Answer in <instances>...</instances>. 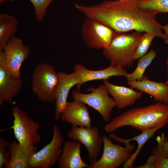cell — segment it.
I'll list each match as a JSON object with an SVG mask.
<instances>
[{
	"instance_id": "f546056e",
	"label": "cell",
	"mask_w": 168,
	"mask_h": 168,
	"mask_svg": "<svg viewBox=\"0 0 168 168\" xmlns=\"http://www.w3.org/2000/svg\"><path fill=\"white\" fill-rule=\"evenodd\" d=\"M166 63L167 67V73L168 78L166 81L164 82V83L166 85L168 86V58L166 60Z\"/></svg>"
},
{
	"instance_id": "9c48e42d",
	"label": "cell",
	"mask_w": 168,
	"mask_h": 168,
	"mask_svg": "<svg viewBox=\"0 0 168 168\" xmlns=\"http://www.w3.org/2000/svg\"><path fill=\"white\" fill-rule=\"evenodd\" d=\"M116 32L101 23L86 17L82 26V34L85 44L95 49H104L110 44Z\"/></svg>"
},
{
	"instance_id": "603a6c76",
	"label": "cell",
	"mask_w": 168,
	"mask_h": 168,
	"mask_svg": "<svg viewBox=\"0 0 168 168\" xmlns=\"http://www.w3.org/2000/svg\"><path fill=\"white\" fill-rule=\"evenodd\" d=\"M139 6L141 8L160 12H168V0H140Z\"/></svg>"
},
{
	"instance_id": "5b68a950",
	"label": "cell",
	"mask_w": 168,
	"mask_h": 168,
	"mask_svg": "<svg viewBox=\"0 0 168 168\" xmlns=\"http://www.w3.org/2000/svg\"><path fill=\"white\" fill-rule=\"evenodd\" d=\"M59 76L53 66L45 63L37 66L32 75V90L40 100L55 101V91Z\"/></svg>"
},
{
	"instance_id": "f1b7e54d",
	"label": "cell",
	"mask_w": 168,
	"mask_h": 168,
	"mask_svg": "<svg viewBox=\"0 0 168 168\" xmlns=\"http://www.w3.org/2000/svg\"><path fill=\"white\" fill-rule=\"evenodd\" d=\"M162 29L164 31V34L166 37L165 42L168 45V24L162 26Z\"/></svg>"
},
{
	"instance_id": "30bf717a",
	"label": "cell",
	"mask_w": 168,
	"mask_h": 168,
	"mask_svg": "<svg viewBox=\"0 0 168 168\" xmlns=\"http://www.w3.org/2000/svg\"><path fill=\"white\" fill-rule=\"evenodd\" d=\"M67 135L70 139L78 141L85 146L91 163L98 159L103 145V141L97 127L72 126Z\"/></svg>"
},
{
	"instance_id": "7a4b0ae2",
	"label": "cell",
	"mask_w": 168,
	"mask_h": 168,
	"mask_svg": "<svg viewBox=\"0 0 168 168\" xmlns=\"http://www.w3.org/2000/svg\"><path fill=\"white\" fill-rule=\"evenodd\" d=\"M168 124V104L157 102L124 112L109 122L104 129L107 133H112L128 126L142 132Z\"/></svg>"
},
{
	"instance_id": "4dcf8cb0",
	"label": "cell",
	"mask_w": 168,
	"mask_h": 168,
	"mask_svg": "<svg viewBox=\"0 0 168 168\" xmlns=\"http://www.w3.org/2000/svg\"><path fill=\"white\" fill-rule=\"evenodd\" d=\"M13 0H0V4H2V3L5 1H9L10 2H12Z\"/></svg>"
},
{
	"instance_id": "d6986e66",
	"label": "cell",
	"mask_w": 168,
	"mask_h": 168,
	"mask_svg": "<svg viewBox=\"0 0 168 168\" xmlns=\"http://www.w3.org/2000/svg\"><path fill=\"white\" fill-rule=\"evenodd\" d=\"M8 149L10 157L5 168H29V160L37 151V147L36 145L24 147L14 140L8 142Z\"/></svg>"
},
{
	"instance_id": "3957f363",
	"label": "cell",
	"mask_w": 168,
	"mask_h": 168,
	"mask_svg": "<svg viewBox=\"0 0 168 168\" xmlns=\"http://www.w3.org/2000/svg\"><path fill=\"white\" fill-rule=\"evenodd\" d=\"M142 32H116L110 44L102 50L110 64L123 68L133 65L136 51L143 35Z\"/></svg>"
},
{
	"instance_id": "7c38bea8",
	"label": "cell",
	"mask_w": 168,
	"mask_h": 168,
	"mask_svg": "<svg viewBox=\"0 0 168 168\" xmlns=\"http://www.w3.org/2000/svg\"><path fill=\"white\" fill-rule=\"evenodd\" d=\"M58 74L59 80L55 91V108L54 114L56 121L60 119V115L68 102L67 98L70 89L75 85H77L79 89L81 82L80 75L75 71L70 74L60 71Z\"/></svg>"
},
{
	"instance_id": "2e32d148",
	"label": "cell",
	"mask_w": 168,
	"mask_h": 168,
	"mask_svg": "<svg viewBox=\"0 0 168 168\" xmlns=\"http://www.w3.org/2000/svg\"><path fill=\"white\" fill-rule=\"evenodd\" d=\"M82 144L77 141L65 142L62 153L58 161L59 168H88L81 156Z\"/></svg>"
},
{
	"instance_id": "44dd1931",
	"label": "cell",
	"mask_w": 168,
	"mask_h": 168,
	"mask_svg": "<svg viewBox=\"0 0 168 168\" xmlns=\"http://www.w3.org/2000/svg\"><path fill=\"white\" fill-rule=\"evenodd\" d=\"M163 127L162 126H158L151 129L142 132L140 134L132 138L124 139L125 141L128 142L132 141H136L138 146L130 158L123 165V168H130L133 167V164L136 159L144 145L150 138L153 137L158 130Z\"/></svg>"
},
{
	"instance_id": "8992f818",
	"label": "cell",
	"mask_w": 168,
	"mask_h": 168,
	"mask_svg": "<svg viewBox=\"0 0 168 168\" xmlns=\"http://www.w3.org/2000/svg\"><path fill=\"white\" fill-rule=\"evenodd\" d=\"M13 117V125L10 127L13 130L15 137L19 144L29 147L35 145L41 140L38 133L39 124L30 118L26 111L17 106L12 109Z\"/></svg>"
},
{
	"instance_id": "e0dca14e",
	"label": "cell",
	"mask_w": 168,
	"mask_h": 168,
	"mask_svg": "<svg viewBox=\"0 0 168 168\" xmlns=\"http://www.w3.org/2000/svg\"><path fill=\"white\" fill-rule=\"evenodd\" d=\"M132 88L152 96L157 102L168 104V86L151 80L144 75L140 81H127Z\"/></svg>"
},
{
	"instance_id": "8fae6325",
	"label": "cell",
	"mask_w": 168,
	"mask_h": 168,
	"mask_svg": "<svg viewBox=\"0 0 168 168\" xmlns=\"http://www.w3.org/2000/svg\"><path fill=\"white\" fill-rule=\"evenodd\" d=\"M2 50L6 56L4 65L12 75L21 78V68L29 57V47L24 44L21 39L14 36L8 41Z\"/></svg>"
},
{
	"instance_id": "4fadbf2b",
	"label": "cell",
	"mask_w": 168,
	"mask_h": 168,
	"mask_svg": "<svg viewBox=\"0 0 168 168\" xmlns=\"http://www.w3.org/2000/svg\"><path fill=\"white\" fill-rule=\"evenodd\" d=\"M60 119L72 126H92L87 107L85 103L77 100L67 103L60 115Z\"/></svg>"
},
{
	"instance_id": "ffe728a7",
	"label": "cell",
	"mask_w": 168,
	"mask_h": 168,
	"mask_svg": "<svg viewBox=\"0 0 168 168\" xmlns=\"http://www.w3.org/2000/svg\"><path fill=\"white\" fill-rule=\"evenodd\" d=\"M18 22L12 15L0 14V50L3 49L8 41L17 31Z\"/></svg>"
},
{
	"instance_id": "ac0fdd59",
	"label": "cell",
	"mask_w": 168,
	"mask_h": 168,
	"mask_svg": "<svg viewBox=\"0 0 168 168\" xmlns=\"http://www.w3.org/2000/svg\"><path fill=\"white\" fill-rule=\"evenodd\" d=\"M103 83L109 94L112 97L116 107L119 109H123L133 105L143 95V93L141 91L112 84L107 80H104Z\"/></svg>"
},
{
	"instance_id": "484cf974",
	"label": "cell",
	"mask_w": 168,
	"mask_h": 168,
	"mask_svg": "<svg viewBox=\"0 0 168 168\" xmlns=\"http://www.w3.org/2000/svg\"><path fill=\"white\" fill-rule=\"evenodd\" d=\"M35 9V19L42 21L46 15L47 8L52 2L55 0H29Z\"/></svg>"
},
{
	"instance_id": "7402d4cb",
	"label": "cell",
	"mask_w": 168,
	"mask_h": 168,
	"mask_svg": "<svg viewBox=\"0 0 168 168\" xmlns=\"http://www.w3.org/2000/svg\"><path fill=\"white\" fill-rule=\"evenodd\" d=\"M156 54L152 49L139 59L137 66L132 72L128 73L125 77L127 81H140L144 75L145 72L155 58Z\"/></svg>"
},
{
	"instance_id": "52a82bcc",
	"label": "cell",
	"mask_w": 168,
	"mask_h": 168,
	"mask_svg": "<svg viewBox=\"0 0 168 168\" xmlns=\"http://www.w3.org/2000/svg\"><path fill=\"white\" fill-rule=\"evenodd\" d=\"M88 93L81 92L79 90L72 92L74 100L81 101L97 111L104 121L109 122L111 113L116 104L112 98L110 97L106 86L103 84L97 88H89Z\"/></svg>"
},
{
	"instance_id": "277c9868",
	"label": "cell",
	"mask_w": 168,
	"mask_h": 168,
	"mask_svg": "<svg viewBox=\"0 0 168 168\" xmlns=\"http://www.w3.org/2000/svg\"><path fill=\"white\" fill-rule=\"evenodd\" d=\"M103 150L101 157L91 163L88 168H117L130 158L135 146L124 139L110 133L109 138L102 136Z\"/></svg>"
},
{
	"instance_id": "9a60e30c",
	"label": "cell",
	"mask_w": 168,
	"mask_h": 168,
	"mask_svg": "<svg viewBox=\"0 0 168 168\" xmlns=\"http://www.w3.org/2000/svg\"><path fill=\"white\" fill-rule=\"evenodd\" d=\"M73 70L81 77L80 86L88 82L96 80H107L113 76L125 77L128 74L124 68L112 64L103 69L92 70L88 69L82 64L77 63L74 65Z\"/></svg>"
},
{
	"instance_id": "83f0119b",
	"label": "cell",
	"mask_w": 168,
	"mask_h": 168,
	"mask_svg": "<svg viewBox=\"0 0 168 168\" xmlns=\"http://www.w3.org/2000/svg\"><path fill=\"white\" fill-rule=\"evenodd\" d=\"M8 142L6 139L0 138V168L5 166L10 159L8 149Z\"/></svg>"
},
{
	"instance_id": "6da1fadb",
	"label": "cell",
	"mask_w": 168,
	"mask_h": 168,
	"mask_svg": "<svg viewBox=\"0 0 168 168\" xmlns=\"http://www.w3.org/2000/svg\"><path fill=\"white\" fill-rule=\"evenodd\" d=\"M140 0H105L96 5H79L78 10L116 32L135 30L151 32L165 40L162 26L157 21V11L144 9L139 6Z\"/></svg>"
},
{
	"instance_id": "d4e9b609",
	"label": "cell",
	"mask_w": 168,
	"mask_h": 168,
	"mask_svg": "<svg viewBox=\"0 0 168 168\" xmlns=\"http://www.w3.org/2000/svg\"><path fill=\"white\" fill-rule=\"evenodd\" d=\"M156 140L157 146L152 151V155L155 157H168V139L165 135L162 133L161 136H158Z\"/></svg>"
},
{
	"instance_id": "4316f807",
	"label": "cell",
	"mask_w": 168,
	"mask_h": 168,
	"mask_svg": "<svg viewBox=\"0 0 168 168\" xmlns=\"http://www.w3.org/2000/svg\"><path fill=\"white\" fill-rule=\"evenodd\" d=\"M137 168H168V157H155L151 155L145 164Z\"/></svg>"
},
{
	"instance_id": "ba28073f",
	"label": "cell",
	"mask_w": 168,
	"mask_h": 168,
	"mask_svg": "<svg viewBox=\"0 0 168 168\" xmlns=\"http://www.w3.org/2000/svg\"><path fill=\"white\" fill-rule=\"evenodd\" d=\"M64 142L59 127L54 125L51 140L32 155L29 162V168H49L53 166L62 153Z\"/></svg>"
},
{
	"instance_id": "cb8c5ba5",
	"label": "cell",
	"mask_w": 168,
	"mask_h": 168,
	"mask_svg": "<svg viewBox=\"0 0 168 168\" xmlns=\"http://www.w3.org/2000/svg\"><path fill=\"white\" fill-rule=\"evenodd\" d=\"M156 35L151 32H145L141 38L134 58V61L146 54Z\"/></svg>"
},
{
	"instance_id": "5bb4252c",
	"label": "cell",
	"mask_w": 168,
	"mask_h": 168,
	"mask_svg": "<svg viewBox=\"0 0 168 168\" xmlns=\"http://www.w3.org/2000/svg\"><path fill=\"white\" fill-rule=\"evenodd\" d=\"M22 81L12 75L2 62H0V105L4 102L12 103L21 91Z\"/></svg>"
}]
</instances>
